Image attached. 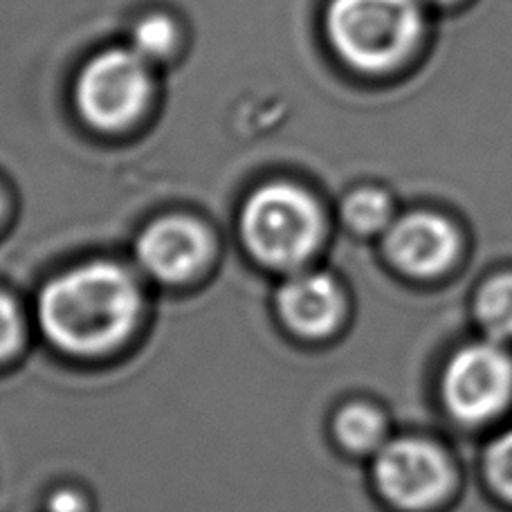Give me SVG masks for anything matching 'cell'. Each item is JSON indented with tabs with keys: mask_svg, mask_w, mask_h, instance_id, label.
<instances>
[{
	"mask_svg": "<svg viewBox=\"0 0 512 512\" xmlns=\"http://www.w3.org/2000/svg\"><path fill=\"white\" fill-rule=\"evenodd\" d=\"M153 288L128 256L88 254L45 274L32 297L36 342L75 367L126 358L151 317Z\"/></svg>",
	"mask_w": 512,
	"mask_h": 512,
	"instance_id": "6da1fadb",
	"label": "cell"
},
{
	"mask_svg": "<svg viewBox=\"0 0 512 512\" xmlns=\"http://www.w3.org/2000/svg\"><path fill=\"white\" fill-rule=\"evenodd\" d=\"M333 209L304 180L274 176L245 191L234 212L236 243L256 270L279 279L322 261Z\"/></svg>",
	"mask_w": 512,
	"mask_h": 512,
	"instance_id": "7a4b0ae2",
	"label": "cell"
},
{
	"mask_svg": "<svg viewBox=\"0 0 512 512\" xmlns=\"http://www.w3.org/2000/svg\"><path fill=\"white\" fill-rule=\"evenodd\" d=\"M128 259L153 290L203 288L223 259L214 223L191 209H164L137 227Z\"/></svg>",
	"mask_w": 512,
	"mask_h": 512,
	"instance_id": "3957f363",
	"label": "cell"
},
{
	"mask_svg": "<svg viewBox=\"0 0 512 512\" xmlns=\"http://www.w3.org/2000/svg\"><path fill=\"white\" fill-rule=\"evenodd\" d=\"M328 39L349 66L384 72L414 50L423 30L418 0H333Z\"/></svg>",
	"mask_w": 512,
	"mask_h": 512,
	"instance_id": "277c9868",
	"label": "cell"
},
{
	"mask_svg": "<svg viewBox=\"0 0 512 512\" xmlns=\"http://www.w3.org/2000/svg\"><path fill=\"white\" fill-rule=\"evenodd\" d=\"M153 77L149 61L131 45L99 52L90 59L75 86L81 122L97 133H126L149 111Z\"/></svg>",
	"mask_w": 512,
	"mask_h": 512,
	"instance_id": "5b68a950",
	"label": "cell"
},
{
	"mask_svg": "<svg viewBox=\"0 0 512 512\" xmlns=\"http://www.w3.org/2000/svg\"><path fill=\"white\" fill-rule=\"evenodd\" d=\"M272 319L292 344L317 349L335 342L349 326L351 295L322 263L274 279Z\"/></svg>",
	"mask_w": 512,
	"mask_h": 512,
	"instance_id": "8992f818",
	"label": "cell"
},
{
	"mask_svg": "<svg viewBox=\"0 0 512 512\" xmlns=\"http://www.w3.org/2000/svg\"><path fill=\"white\" fill-rule=\"evenodd\" d=\"M371 481L384 504L427 510L452 488V465L434 443L416 436H391L371 456Z\"/></svg>",
	"mask_w": 512,
	"mask_h": 512,
	"instance_id": "52a82bcc",
	"label": "cell"
},
{
	"mask_svg": "<svg viewBox=\"0 0 512 512\" xmlns=\"http://www.w3.org/2000/svg\"><path fill=\"white\" fill-rule=\"evenodd\" d=\"M443 400L463 423H486L512 398V360L499 342L468 344L443 371Z\"/></svg>",
	"mask_w": 512,
	"mask_h": 512,
	"instance_id": "ba28073f",
	"label": "cell"
},
{
	"mask_svg": "<svg viewBox=\"0 0 512 512\" xmlns=\"http://www.w3.org/2000/svg\"><path fill=\"white\" fill-rule=\"evenodd\" d=\"M380 241L387 261L409 277H436L459 254V232L445 216L432 212L396 216Z\"/></svg>",
	"mask_w": 512,
	"mask_h": 512,
	"instance_id": "9c48e42d",
	"label": "cell"
},
{
	"mask_svg": "<svg viewBox=\"0 0 512 512\" xmlns=\"http://www.w3.org/2000/svg\"><path fill=\"white\" fill-rule=\"evenodd\" d=\"M328 438L337 452L353 459H371L391 438L389 420L369 400H342L328 416Z\"/></svg>",
	"mask_w": 512,
	"mask_h": 512,
	"instance_id": "30bf717a",
	"label": "cell"
},
{
	"mask_svg": "<svg viewBox=\"0 0 512 512\" xmlns=\"http://www.w3.org/2000/svg\"><path fill=\"white\" fill-rule=\"evenodd\" d=\"M335 223L358 239H373L396 221L393 198L376 185H360L346 191L333 209Z\"/></svg>",
	"mask_w": 512,
	"mask_h": 512,
	"instance_id": "8fae6325",
	"label": "cell"
},
{
	"mask_svg": "<svg viewBox=\"0 0 512 512\" xmlns=\"http://www.w3.org/2000/svg\"><path fill=\"white\" fill-rule=\"evenodd\" d=\"M34 342L36 328L32 304L14 288L0 283V373L18 367L27 358Z\"/></svg>",
	"mask_w": 512,
	"mask_h": 512,
	"instance_id": "7c38bea8",
	"label": "cell"
},
{
	"mask_svg": "<svg viewBox=\"0 0 512 512\" xmlns=\"http://www.w3.org/2000/svg\"><path fill=\"white\" fill-rule=\"evenodd\" d=\"M474 317L490 340H512V272H501L483 283L474 299Z\"/></svg>",
	"mask_w": 512,
	"mask_h": 512,
	"instance_id": "4fadbf2b",
	"label": "cell"
},
{
	"mask_svg": "<svg viewBox=\"0 0 512 512\" xmlns=\"http://www.w3.org/2000/svg\"><path fill=\"white\" fill-rule=\"evenodd\" d=\"M178 43L176 23L169 16L151 14L133 27L131 48L149 63L167 59Z\"/></svg>",
	"mask_w": 512,
	"mask_h": 512,
	"instance_id": "5bb4252c",
	"label": "cell"
},
{
	"mask_svg": "<svg viewBox=\"0 0 512 512\" xmlns=\"http://www.w3.org/2000/svg\"><path fill=\"white\" fill-rule=\"evenodd\" d=\"M486 474L490 486L506 501H512V429L495 438L488 447Z\"/></svg>",
	"mask_w": 512,
	"mask_h": 512,
	"instance_id": "9a60e30c",
	"label": "cell"
},
{
	"mask_svg": "<svg viewBox=\"0 0 512 512\" xmlns=\"http://www.w3.org/2000/svg\"><path fill=\"white\" fill-rule=\"evenodd\" d=\"M41 512H95V495L77 481H59L45 490Z\"/></svg>",
	"mask_w": 512,
	"mask_h": 512,
	"instance_id": "2e32d148",
	"label": "cell"
},
{
	"mask_svg": "<svg viewBox=\"0 0 512 512\" xmlns=\"http://www.w3.org/2000/svg\"><path fill=\"white\" fill-rule=\"evenodd\" d=\"M14 216H16V198L12 196V191L7 189L5 182L0 180V239H3L9 227H12Z\"/></svg>",
	"mask_w": 512,
	"mask_h": 512,
	"instance_id": "e0dca14e",
	"label": "cell"
},
{
	"mask_svg": "<svg viewBox=\"0 0 512 512\" xmlns=\"http://www.w3.org/2000/svg\"><path fill=\"white\" fill-rule=\"evenodd\" d=\"M432 3H452V0H432Z\"/></svg>",
	"mask_w": 512,
	"mask_h": 512,
	"instance_id": "ac0fdd59",
	"label": "cell"
}]
</instances>
